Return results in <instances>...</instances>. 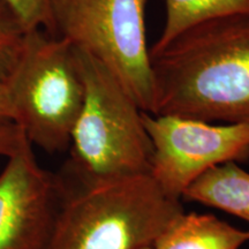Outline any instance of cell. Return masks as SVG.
Here are the masks:
<instances>
[{"mask_svg": "<svg viewBox=\"0 0 249 249\" xmlns=\"http://www.w3.org/2000/svg\"><path fill=\"white\" fill-rule=\"evenodd\" d=\"M150 54V114L249 124V13L192 27Z\"/></svg>", "mask_w": 249, "mask_h": 249, "instance_id": "cell-1", "label": "cell"}, {"mask_svg": "<svg viewBox=\"0 0 249 249\" xmlns=\"http://www.w3.org/2000/svg\"><path fill=\"white\" fill-rule=\"evenodd\" d=\"M58 177L60 201L45 249H140L185 213L150 174L98 178L67 161Z\"/></svg>", "mask_w": 249, "mask_h": 249, "instance_id": "cell-2", "label": "cell"}, {"mask_svg": "<svg viewBox=\"0 0 249 249\" xmlns=\"http://www.w3.org/2000/svg\"><path fill=\"white\" fill-rule=\"evenodd\" d=\"M73 46L85 98L68 161L98 178L150 174L154 148L143 124L144 111L102 62Z\"/></svg>", "mask_w": 249, "mask_h": 249, "instance_id": "cell-3", "label": "cell"}, {"mask_svg": "<svg viewBox=\"0 0 249 249\" xmlns=\"http://www.w3.org/2000/svg\"><path fill=\"white\" fill-rule=\"evenodd\" d=\"M4 85L11 120L31 144L51 154L70 149L85 98L70 40L43 29L24 33L20 55Z\"/></svg>", "mask_w": 249, "mask_h": 249, "instance_id": "cell-4", "label": "cell"}, {"mask_svg": "<svg viewBox=\"0 0 249 249\" xmlns=\"http://www.w3.org/2000/svg\"><path fill=\"white\" fill-rule=\"evenodd\" d=\"M57 35L86 50L151 113L154 76L145 35L148 0H52Z\"/></svg>", "mask_w": 249, "mask_h": 249, "instance_id": "cell-5", "label": "cell"}, {"mask_svg": "<svg viewBox=\"0 0 249 249\" xmlns=\"http://www.w3.org/2000/svg\"><path fill=\"white\" fill-rule=\"evenodd\" d=\"M151 140L150 177L164 194L181 200L198 177L217 165L249 160V124H214L143 112Z\"/></svg>", "mask_w": 249, "mask_h": 249, "instance_id": "cell-6", "label": "cell"}, {"mask_svg": "<svg viewBox=\"0 0 249 249\" xmlns=\"http://www.w3.org/2000/svg\"><path fill=\"white\" fill-rule=\"evenodd\" d=\"M60 201L58 173L24 142L0 173V249H45Z\"/></svg>", "mask_w": 249, "mask_h": 249, "instance_id": "cell-7", "label": "cell"}, {"mask_svg": "<svg viewBox=\"0 0 249 249\" xmlns=\"http://www.w3.org/2000/svg\"><path fill=\"white\" fill-rule=\"evenodd\" d=\"M249 241L240 230L213 214L182 213L152 245L154 249H239Z\"/></svg>", "mask_w": 249, "mask_h": 249, "instance_id": "cell-8", "label": "cell"}, {"mask_svg": "<svg viewBox=\"0 0 249 249\" xmlns=\"http://www.w3.org/2000/svg\"><path fill=\"white\" fill-rule=\"evenodd\" d=\"M182 197L223 210L249 224V172L235 161L204 172L186 189Z\"/></svg>", "mask_w": 249, "mask_h": 249, "instance_id": "cell-9", "label": "cell"}, {"mask_svg": "<svg viewBox=\"0 0 249 249\" xmlns=\"http://www.w3.org/2000/svg\"><path fill=\"white\" fill-rule=\"evenodd\" d=\"M238 13H249V0H165L164 28L150 50L164 48L197 24Z\"/></svg>", "mask_w": 249, "mask_h": 249, "instance_id": "cell-10", "label": "cell"}, {"mask_svg": "<svg viewBox=\"0 0 249 249\" xmlns=\"http://www.w3.org/2000/svg\"><path fill=\"white\" fill-rule=\"evenodd\" d=\"M24 33L13 11L0 0V81L2 82L17 64Z\"/></svg>", "mask_w": 249, "mask_h": 249, "instance_id": "cell-11", "label": "cell"}, {"mask_svg": "<svg viewBox=\"0 0 249 249\" xmlns=\"http://www.w3.org/2000/svg\"><path fill=\"white\" fill-rule=\"evenodd\" d=\"M13 11L24 31L43 29L57 35L52 0H2Z\"/></svg>", "mask_w": 249, "mask_h": 249, "instance_id": "cell-12", "label": "cell"}, {"mask_svg": "<svg viewBox=\"0 0 249 249\" xmlns=\"http://www.w3.org/2000/svg\"><path fill=\"white\" fill-rule=\"evenodd\" d=\"M27 140L26 134L13 120H0V156H6L8 158Z\"/></svg>", "mask_w": 249, "mask_h": 249, "instance_id": "cell-13", "label": "cell"}, {"mask_svg": "<svg viewBox=\"0 0 249 249\" xmlns=\"http://www.w3.org/2000/svg\"><path fill=\"white\" fill-rule=\"evenodd\" d=\"M5 119H11V107L4 82L0 81V120Z\"/></svg>", "mask_w": 249, "mask_h": 249, "instance_id": "cell-14", "label": "cell"}, {"mask_svg": "<svg viewBox=\"0 0 249 249\" xmlns=\"http://www.w3.org/2000/svg\"><path fill=\"white\" fill-rule=\"evenodd\" d=\"M140 249H154V248H152V246H147V247H142Z\"/></svg>", "mask_w": 249, "mask_h": 249, "instance_id": "cell-15", "label": "cell"}]
</instances>
